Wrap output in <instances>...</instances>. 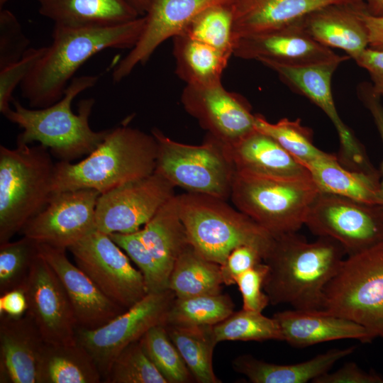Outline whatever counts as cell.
Segmentation results:
<instances>
[{"instance_id":"obj_3","label":"cell","mask_w":383,"mask_h":383,"mask_svg":"<svg viewBox=\"0 0 383 383\" xmlns=\"http://www.w3.org/2000/svg\"><path fill=\"white\" fill-rule=\"evenodd\" d=\"M157 143L151 134L128 126L109 130L102 142L77 163H55L53 193L91 189L101 194L152 174Z\"/></svg>"},{"instance_id":"obj_2","label":"cell","mask_w":383,"mask_h":383,"mask_svg":"<svg viewBox=\"0 0 383 383\" xmlns=\"http://www.w3.org/2000/svg\"><path fill=\"white\" fill-rule=\"evenodd\" d=\"M345 255L343 246L328 237L309 242L296 232L275 235L264 258L267 273L263 289L270 304L322 309L325 288Z\"/></svg>"},{"instance_id":"obj_14","label":"cell","mask_w":383,"mask_h":383,"mask_svg":"<svg viewBox=\"0 0 383 383\" xmlns=\"http://www.w3.org/2000/svg\"><path fill=\"white\" fill-rule=\"evenodd\" d=\"M174 187L165 177L154 172L101 194L96 206V230L108 235L138 231L175 195Z\"/></svg>"},{"instance_id":"obj_44","label":"cell","mask_w":383,"mask_h":383,"mask_svg":"<svg viewBox=\"0 0 383 383\" xmlns=\"http://www.w3.org/2000/svg\"><path fill=\"white\" fill-rule=\"evenodd\" d=\"M267 273V265L262 263L241 274L236 279L243 299V309L262 312L270 304V300L263 289L265 279Z\"/></svg>"},{"instance_id":"obj_31","label":"cell","mask_w":383,"mask_h":383,"mask_svg":"<svg viewBox=\"0 0 383 383\" xmlns=\"http://www.w3.org/2000/svg\"><path fill=\"white\" fill-rule=\"evenodd\" d=\"M175 72L187 85L202 86L221 82L231 56L186 35L173 38Z\"/></svg>"},{"instance_id":"obj_53","label":"cell","mask_w":383,"mask_h":383,"mask_svg":"<svg viewBox=\"0 0 383 383\" xmlns=\"http://www.w3.org/2000/svg\"><path fill=\"white\" fill-rule=\"evenodd\" d=\"M9 0H0V8L2 9V6L8 1Z\"/></svg>"},{"instance_id":"obj_43","label":"cell","mask_w":383,"mask_h":383,"mask_svg":"<svg viewBox=\"0 0 383 383\" xmlns=\"http://www.w3.org/2000/svg\"><path fill=\"white\" fill-rule=\"evenodd\" d=\"M30 44L16 17L6 9L0 12V69L20 60Z\"/></svg>"},{"instance_id":"obj_11","label":"cell","mask_w":383,"mask_h":383,"mask_svg":"<svg viewBox=\"0 0 383 383\" xmlns=\"http://www.w3.org/2000/svg\"><path fill=\"white\" fill-rule=\"evenodd\" d=\"M175 298L170 289L150 293L100 327L77 328L75 338L92 356L103 382L113 361L126 347L139 340L152 327L165 325Z\"/></svg>"},{"instance_id":"obj_48","label":"cell","mask_w":383,"mask_h":383,"mask_svg":"<svg viewBox=\"0 0 383 383\" xmlns=\"http://www.w3.org/2000/svg\"><path fill=\"white\" fill-rule=\"evenodd\" d=\"M359 95L365 106L370 111L383 143V106L380 101L381 97L373 92L370 84H362L359 88ZM381 173L382 179L379 181V192L383 201V162ZM380 207L383 211V204Z\"/></svg>"},{"instance_id":"obj_39","label":"cell","mask_w":383,"mask_h":383,"mask_svg":"<svg viewBox=\"0 0 383 383\" xmlns=\"http://www.w3.org/2000/svg\"><path fill=\"white\" fill-rule=\"evenodd\" d=\"M38 254V243L26 236L0 244V295L24 285Z\"/></svg>"},{"instance_id":"obj_49","label":"cell","mask_w":383,"mask_h":383,"mask_svg":"<svg viewBox=\"0 0 383 383\" xmlns=\"http://www.w3.org/2000/svg\"><path fill=\"white\" fill-rule=\"evenodd\" d=\"M27 309L28 301L23 287L0 295V316L20 318L26 314Z\"/></svg>"},{"instance_id":"obj_27","label":"cell","mask_w":383,"mask_h":383,"mask_svg":"<svg viewBox=\"0 0 383 383\" xmlns=\"http://www.w3.org/2000/svg\"><path fill=\"white\" fill-rule=\"evenodd\" d=\"M355 347L331 349L304 362L279 365L257 359L250 355L238 356L233 369L253 383H306L329 372L339 360L352 354Z\"/></svg>"},{"instance_id":"obj_52","label":"cell","mask_w":383,"mask_h":383,"mask_svg":"<svg viewBox=\"0 0 383 383\" xmlns=\"http://www.w3.org/2000/svg\"><path fill=\"white\" fill-rule=\"evenodd\" d=\"M138 11L140 16H144L152 0H127Z\"/></svg>"},{"instance_id":"obj_41","label":"cell","mask_w":383,"mask_h":383,"mask_svg":"<svg viewBox=\"0 0 383 383\" xmlns=\"http://www.w3.org/2000/svg\"><path fill=\"white\" fill-rule=\"evenodd\" d=\"M109 235L139 268L143 275L148 294L157 293L168 289L157 262L141 240L138 231Z\"/></svg>"},{"instance_id":"obj_46","label":"cell","mask_w":383,"mask_h":383,"mask_svg":"<svg viewBox=\"0 0 383 383\" xmlns=\"http://www.w3.org/2000/svg\"><path fill=\"white\" fill-rule=\"evenodd\" d=\"M313 383H383V377L374 372H366L355 362H348L337 370L330 371Z\"/></svg>"},{"instance_id":"obj_21","label":"cell","mask_w":383,"mask_h":383,"mask_svg":"<svg viewBox=\"0 0 383 383\" xmlns=\"http://www.w3.org/2000/svg\"><path fill=\"white\" fill-rule=\"evenodd\" d=\"M33 321L0 316V382L38 383V365L45 344Z\"/></svg>"},{"instance_id":"obj_35","label":"cell","mask_w":383,"mask_h":383,"mask_svg":"<svg viewBox=\"0 0 383 383\" xmlns=\"http://www.w3.org/2000/svg\"><path fill=\"white\" fill-rule=\"evenodd\" d=\"M255 128L274 138L304 166L330 154L314 145L311 129L302 126L299 119L282 118L270 123L255 114Z\"/></svg>"},{"instance_id":"obj_42","label":"cell","mask_w":383,"mask_h":383,"mask_svg":"<svg viewBox=\"0 0 383 383\" xmlns=\"http://www.w3.org/2000/svg\"><path fill=\"white\" fill-rule=\"evenodd\" d=\"M46 47L28 48L18 61L0 69V112L4 116L11 109L12 94L32 70Z\"/></svg>"},{"instance_id":"obj_10","label":"cell","mask_w":383,"mask_h":383,"mask_svg":"<svg viewBox=\"0 0 383 383\" xmlns=\"http://www.w3.org/2000/svg\"><path fill=\"white\" fill-rule=\"evenodd\" d=\"M316 235L338 242L347 256L383 243V211L338 195L321 192L312 203L305 224Z\"/></svg>"},{"instance_id":"obj_24","label":"cell","mask_w":383,"mask_h":383,"mask_svg":"<svg viewBox=\"0 0 383 383\" xmlns=\"http://www.w3.org/2000/svg\"><path fill=\"white\" fill-rule=\"evenodd\" d=\"M366 0H234L233 34L238 39L277 29L323 6Z\"/></svg>"},{"instance_id":"obj_18","label":"cell","mask_w":383,"mask_h":383,"mask_svg":"<svg viewBox=\"0 0 383 383\" xmlns=\"http://www.w3.org/2000/svg\"><path fill=\"white\" fill-rule=\"evenodd\" d=\"M234 0H152L142 33L132 49L115 67L112 79L119 82L139 65L146 63L166 40L182 35L190 23L206 9L231 4Z\"/></svg>"},{"instance_id":"obj_19","label":"cell","mask_w":383,"mask_h":383,"mask_svg":"<svg viewBox=\"0 0 383 383\" xmlns=\"http://www.w3.org/2000/svg\"><path fill=\"white\" fill-rule=\"evenodd\" d=\"M301 19L238 39L234 44L233 55L243 60H269L292 66L340 64L350 59L316 41L305 30Z\"/></svg>"},{"instance_id":"obj_13","label":"cell","mask_w":383,"mask_h":383,"mask_svg":"<svg viewBox=\"0 0 383 383\" xmlns=\"http://www.w3.org/2000/svg\"><path fill=\"white\" fill-rule=\"evenodd\" d=\"M259 62L275 72L282 82L308 98L328 117L339 137L340 150L337 157L343 166L380 179L363 145L341 119L336 109L331 91V79L340 63L292 66L269 60Z\"/></svg>"},{"instance_id":"obj_32","label":"cell","mask_w":383,"mask_h":383,"mask_svg":"<svg viewBox=\"0 0 383 383\" xmlns=\"http://www.w3.org/2000/svg\"><path fill=\"white\" fill-rule=\"evenodd\" d=\"M221 265L196 252L190 245L180 255L170 273L168 289L177 298L221 293Z\"/></svg>"},{"instance_id":"obj_16","label":"cell","mask_w":383,"mask_h":383,"mask_svg":"<svg viewBox=\"0 0 383 383\" xmlns=\"http://www.w3.org/2000/svg\"><path fill=\"white\" fill-rule=\"evenodd\" d=\"M181 102L209 135L225 145L234 144L255 129V114L252 113L248 102L226 90L221 82L186 85Z\"/></svg>"},{"instance_id":"obj_40","label":"cell","mask_w":383,"mask_h":383,"mask_svg":"<svg viewBox=\"0 0 383 383\" xmlns=\"http://www.w3.org/2000/svg\"><path fill=\"white\" fill-rule=\"evenodd\" d=\"M106 383H167L145 353L140 340L126 347L113 361Z\"/></svg>"},{"instance_id":"obj_47","label":"cell","mask_w":383,"mask_h":383,"mask_svg":"<svg viewBox=\"0 0 383 383\" xmlns=\"http://www.w3.org/2000/svg\"><path fill=\"white\" fill-rule=\"evenodd\" d=\"M355 61L370 74L373 92L383 96V50L368 47Z\"/></svg>"},{"instance_id":"obj_45","label":"cell","mask_w":383,"mask_h":383,"mask_svg":"<svg viewBox=\"0 0 383 383\" xmlns=\"http://www.w3.org/2000/svg\"><path fill=\"white\" fill-rule=\"evenodd\" d=\"M264 262V254L252 245H241L228 255L221 265V274L223 284H235L237 278L248 270Z\"/></svg>"},{"instance_id":"obj_15","label":"cell","mask_w":383,"mask_h":383,"mask_svg":"<svg viewBox=\"0 0 383 383\" xmlns=\"http://www.w3.org/2000/svg\"><path fill=\"white\" fill-rule=\"evenodd\" d=\"M99 195L91 189L53 193L45 207L26 223L20 233L38 243L67 250L96 231Z\"/></svg>"},{"instance_id":"obj_25","label":"cell","mask_w":383,"mask_h":383,"mask_svg":"<svg viewBox=\"0 0 383 383\" xmlns=\"http://www.w3.org/2000/svg\"><path fill=\"white\" fill-rule=\"evenodd\" d=\"M225 147L235 171L267 177H311L299 160L274 138L255 128L238 142Z\"/></svg>"},{"instance_id":"obj_4","label":"cell","mask_w":383,"mask_h":383,"mask_svg":"<svg viewBox=\"0 0 383 383\" xmlns=\"http://www.w3.org/2000/svg\"><path fill=\"white\" fill-rule=\"evenodd\" d=\"M99 76L74 77L63 96L55 104L42 109H28L13 100L4 116L22 128L17 143L38 142L48 148L60 161L71 162L91 152L104 140L109 129L94 131L89 126V117L95 100L84 99L78 104L77 113L72 103L81 92L93 87Z\"/></svg>"},{"instance_id":"obj_5","label":"cell","mask_w":383,"mask_h":383,"mask_svg":"<svg viewBox=\"0 0 383 383\" xmlns=\"http://www.w3.org/2000/svg\"><path fill=\"white\" fill-rule=\"evenodd\" d=\"M179 213L190 245L206 259L220 265L241 245L268 252L274 236L226 200L186 192L177 195Z\"/></svg>"},{"instance_id":"obj_23","label":"cell","mask_w":383,"mask_h":383,"mask_svg":"<svg viewBox=\"0 0 383 383\" xmlns=\"http://www.w3.org/2000/svg\"><path fill=\"white\" fill-rule=\"evenodd\" d=\"M273 317L279 326L283 341L294 348L343 339L362 343L373 340L365 327L324 309H294L279 311Z\"/></svg>"},{"instance_id":"obj_28","label":"cell","mask_w":383,"mask_h":383,"mask_svg":"<svg viewBox=\"0 0 383 383\" xmlns=\"http://www.w3.org/2000/svg\"><path fill=\"white\" fill-rule=\"evenodd\" d=\"M40 15L65 26H111L134 20L138 11L127 0H37Z\"/></svg>"},{"instance_id":"obj_1","label":"cell","mask_w":383,"mask_h":383,"mask_svg":"<svg viewBox=\"0 0 383 383\" xmlns=\"http://www.w3.org/2000/svg\"><path fill=\"white\" fill-rule=\"evenodd\" d=\"M145 16L111 26L54 25L51 44L20 84L22 96L33 109L48 107L64 95L79 67L108 49H132L145 25Z\"/></svg>"},{"instance_id":"obj_17","label":"cell","mask_w":383,"mask_h":383,"mask_svg":"<svg viewBox=\"0 0 383 383\" xmlns=\"http://www.w3.org/2000/svg\"><path fill=\"white\" fill-rule=\"evenodd\" d=\"M23 287L28 301L26 314L44 341H74L77 325L70 299L55 271L39 254Z\"/></svg>"},{"instance_id":"obj_37","label":"cell","mask_w":383,"mask_h":383,"mask_svg":"<svg viewBox=\"0 0 383 383\" xmlns=\"http://www.w3.org/2000/svg\"><path fill=\"white\" fill-rule=\"evenodd\" d=\"M233 27L232 4H218L198 14L182 35L203 42L231 56L234 48Z\"/></svg>"},{"instance_id":"obj_20","label":"cell","mask_w":383,"mask_h":383,"mask_svg":"<svg viewBox=\"0 0 383 383\" xmlns=\"http://www.w3.org/2000/svg\"><path fill=\"white\" fill-rule=\"evenodd\" d=\"M38 251L63 285L72 306L77 328H96L127 310L108 298L87 274L72 263L66 249L38 243Z\"/></svg>"},{"instance_id":"obj_38","label":"cell","mask_w":383,"mask_h":383,"mask_svg":"<svg viewBox=\"0 0 383 383\" xmlns=\"http://www.w3.org/2000/svg\"><path fill=\"white\" fill-rule=\"evenodd\" d=\"M141 346L167 383H187L194 379L165 325L150 328L140 339Z\"/></svg>"},{"instance_id":"obj_7","label":"cell","mask_w":383,"mask_h":383,"mask_svg":"<svg viewBox=\"0 0 383 383\" xmlns=\"http://www.w3.org/2000/svg\"><path fill=\"white\" fill-rule=\"evenodd\" d=\"M311 177H277L235 171L234 206L274 236L297 232L320 193Z\"/></svg>"},{"instance_id":"obj_50","label":"cell","mask_w":383,"mask_h":383,"mask_svg":"<svg viewBox=\"0 0 383 383\" xmlns=\"http://www.w3.org/2000/svg\"><path fill=\"white\" fill-rule=\"evenodd\" d=\"M362 17L368 33L369 48L383 50V15L374 16L365 9Z\"/></svg>"},{"instance_id":"obj_26","label":"cell","mask_w":383,"mask_h":383,"mask_svg":"<svg viewBox=\"0 0 383 383\" xmlns=\"http://www.w3.org/2000/svg\"><path fill=\"white\" fill-rule=\"evenodd\" d=\"M138 233L168 287L169 277L176 261L190 245L179 213L177 195L161 206Z\"/></svg>"},{"instance_id":"obj_33","label":"cell","mask_w":383,"mask_h":383,"mask_svg":"<svg viewBox=\"0 0 383 383\" xmlns=\"http://www.w3.org/2000/svg\"><path fill=\"white\" fill-rule=\"evenodd\" d=\"M194 379L199 383H219L213 369V353L218 343L213 326H165Z\"/></svg>"},{"instance_id":"obj_12","label":"cell","mask_w":383,"mask_h":383,"mask_svg":"<svg viewBox=\"0 0 383 383\" xmlns=\"http://www.w3.org/2000/svg\"><path fill=\"white\" fill-rule=\"evenodd\" d=\"M67 250L76 265L120 306L128 309L148 294L143 274L109 235L96 230Z\"/></svg>"},{"instance_id":"obj_51","label":"cell","mask_w":383,"mask_h":383,"mask_svg":"<svg viewBox=\"0 0 383 383\" xmlns=\"http://www.w3.org/2000/svg\"><path fill=\"white\" fill-rule=\"evenodd\" d=\"M367 10L374 16L383 15V0H366Z\"/></svg>"},{"instance_id":"obj_29","label":"cell","mask_w":383,"mask_h":383,"mask_svg":"<svg viewBox=\"0 0 383 383\" xmlns=\"http://www.w3.org/2000/svg\"><path fill=\"white\" fill-rule=\"evenodd\" d=\"M102 375L91 354L77 340L45 343L38 365V383H100Z\"/></svg>"},{"instance_id":"obj_22","label":"cell","mask_w":383,"mask_h":383,"mask_svg":"<svg viewBox=\"0 0 383 383\" xmlns=\"http://www.w3.org/2000/svg\"><path fill=\"white\" fill-rule=\"evenodd\" d=\"M365 1L331 4L302 18L306 32L318 43L338 48L355 60L369 47L367 28L362 13Z\"/></svg>"},{"instance_id":"obj_30","label":"cell","mask_w":383,"mask_h":383,"mask_svg":"<svg viewBox=\"0 0 383 383\" xmlns=\"http://www.w3.org/2000/svg\"><path fill=\"white\" fill-rule=\"evenodd\" d=\"M321 192L338 195L370 206H382L379 179L343 166L329 154L304 165Z\"/></svg>"},{"instance_id":"obj_34","label":"cell","mask_w":383,"mask_h":383,"mask_svg":"<svg viewBox=\"0 0 383 383\" xmlns=\"http://www.w3.org/2000/svg\"><path fill=\"white\" fill-rule=\"evenodd\" d=\"M234 304L221 293L175 298L167 314L165 326H214L233 313Z\"/></svg>"},{"instance_id":"obj_36","label":"cell","mask_w":383,"mask_h":383,"mask_svg":"<svg viewBox=\"0 0 383 383\" xmlns=\"http://www.w3.org/2000/svg\"><path fill=\"white\" fill-rule=\"evenodd\" d=\"M213 327L217 343L226 340L283 341L276 319L267 317L262 312L242 309Z\"/></svg>"},{"instance_id":"obj_6","label":"cell","mask_w":383,"mask_h":383,"mask_svg":"<svg viewBox=\"0 0 383 383\" xmlns=\"http://www.w3.org/2000/svg\"><path fill=\"white\" fill-rule=\"evenodd\" d=\"M48 150L41 144L0 146V244L20 233L52 195L55 163Z\"/></svg>"},{"instance_id":"obj_8","label":"cell","mask_w":383,"mask_h":383,"mask_svg":"<svg viewBox=\"0 0 383 383\" xmlns=\"http://www.w3.org/2000/svg\"><path fill=\"white\" fill-rule=\"evenodd\" d=\"M322 309L383 339V243L344 259L325 288Z\"/></svg>"},{"instance_id":"obj_9","label":"cell","mask_w":383,"mask_h":383,"mask_svg":"<svg viewBox=\"0 0 383 383\" xmlns=\"http://www.w3.org/2000/svg\"><path fill=\"white\" fill-rule=\"evenodd\" d=\"M151 133L157 143L155 172L187 192L230 199L235 168L221 142L208 134L203 144L192 145L156 128Z\"/></svg>"}]
</instances>
